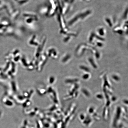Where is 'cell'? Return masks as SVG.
I'll return each instance as SVG.
<instances>
[{
  "label": "cell",
  "mask_w": 128,
  "mask_h": 128,
  "mask_svg": "<svg viewBox=\"0 0 128 128\" xmlns=\"http://www.w3.org/2000/svg\"><path fill=\"white\" fill-rule=\"evenodd\" d=\"M49 7L48 5H45L41 6L39 8V12L41 15H47L49 10Z\"/></svg>",
  "instance_id": "1"
}]
</instances>
